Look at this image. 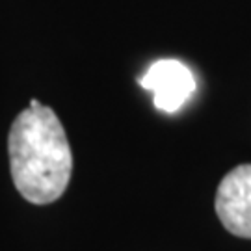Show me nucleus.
<instances>
[{
    "label": "nucleus",
    "instance_id": "nucleus-1",
    "mask_svg": "<svg viewBox=\"0 0 251 251\" xmlns=\"http://www.w3.org/2000/svg\"><path fill=\"white\" fill-rule=\"evenodd\" d=\"M9 170L19 194L34 205L63 196L73 173V152L52 108L23 110L8 136Z\"/></svg>",
    "mask_w": 251,
    "mask_h": 251
},
{
    "label": "nucleus",
    "instance_id": "nucleus-2",
    "mask_svg": "<svg viewBox=\"0 0 251 251\" xmlns=\"http://www.w3.org/2000/svg\"><path fill=\"white\" fill-rule=\"evenodd\" d=\"M214 206L229 233L251 238V164L236 166L222 179Z\"/></svg>",
    "mask_w": 251,
    "mask_h": 251
},
{
    "label": "nucleus",
    "instance_id": "nucleus-3",
    "mask_svg": "<svg viewBox=\"0 0 251 251\" xmlns=\"http://www.w3.org/2000/svg\"><path fill=\"white\" fill-rule=\"evenodd\" d=\"M144 90L152 91L154 106L173 114L184 106V102L196 91L194 73L179 60H158L140 78Z\"/></svg>",
    "mask_w": 251,
    "mask_h": 251
}]
</instances>
